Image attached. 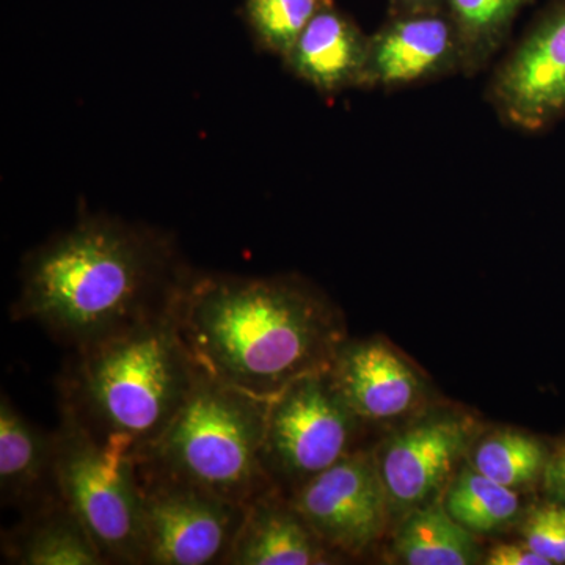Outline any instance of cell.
<instances>
[{"instance_id": "cell-18", "label": "cell", "mask_w": 565, "mask_h": 565, "mask_svg": "<svg viewBox=\"0 0 565 565\" xmlns=\"http://www.w3.org/2000/svg\"><path fill=\"white\" fill-rule=\"evenodd\" d=\"M531 0H445L462 50V76L484 73L511 36L516 18Z\"/></svg>"}, {"instance_id": "cell-9", "label": "cell", "mask_w": 565, "mask_h": 565, "mask_svg": "<svg viewBox=\"0 0 565 565\" xmlns=\"http://www.w3.org/2000/svg\"><path fill=\"white\" fill-rule=\"evenodd\" d=\"M323 544L362 555L384 534L392 505L374 457L353 451L286 494Z\"/></svg>"}, {"instance_id": "cell-25", "label": "cell", "mask_w": 565, "mask_h": 565, "mask_svg": "<svg viewBox=\"0 0 565 565\" xmlns=\"http://www.w3.org/2000/svg\"><path fill=\"white\" fill-rule=\"evenodd\" d=\"M390 14L444 10L445 0H388Z\"/></svg>"}, {"instance_id": "cell-12", "label": "cell", "mask_w": 565, "mask_h": 565, "mask_svg": "<svg viewBox=\"0 0 565 565\" xmlns=\"http://www.w3.org/2000/svg\"><path fill=\"white\" fill-rule=\"evenodd\" d=\"M329 371L334 388L360 423L394 422L422 404V377L377 338L345 340Z\"/></svg>"}, {"instance_id": "cell-21", "label": "cell", "mask_w": 565, "mask_h": 565, "mask_svg": "<svg viewBox=\"0 0 565 565\" xmlns=\"http://www.w3.org/2000/svg\"><path fill=\"white\" fill-rule=\"evenodd\" d=\"M333 0H244L253 39L263 51L282 57L315 14Z\"/></svg>"}, {"instance_id": "cell-23", "label": "cell", "mask_w": 565, "mask_h": 565, "mask_svg": "<svg viewBox=\"0 0 565 565\" xmlns=\"http://www.w3.org/2000/svg\"><path fill=\"white\" fill-rule=\"evenodd\" d=\"M484 563L489 565H550L548 561L537 555L523 539L520 542L494 545L487 553Z\"/></svg>"}, {"instance_id": "cell-3", "label": "cell", "mask_w": 565, "mask_h": 565, "mask_svg": "<svg viewBox=\"0 0 565 565\" xmlns=\"http://www.w3.org/2000/svg\"><path fill=\"white\" fill-rule=\"evenodd\" d=\"M199 375L174 319H166L74 351L57 379L58 411L137 460L166 433Z\"/></svg>"}, {"instance_id": "cell-10", "label": "cell", "mask_w": 565, "mask_h": 565, "mask_svg": "<svg viewBox=\"0 0 565 565\" xmlns=\"http://www.w3.org/2000/svg\"><path fill=\"white\" fill-rule=\"evenodd\" d=\"M471 437L470 419L448 412L423 416L390 437L374 459L392 511L433 503L451 481Z\"/></svg>"}, {"instance_id": "cell-1", "label": "cell", "mask_w": 565, "mask_h": 565, "mask_svg": "<svg viewBox=\"0 0 565 565\" xmlns=\"http://www.w3.org/2000/svg\"><path fill=\"white\" fill-rule=\"evenodd\" d=\"M193 273L169 233L82 214L24 256L11 319L79 351L173 318Z\"/></svg>"}, {"instance_id": "cell-15", "label": "cell", "mask_w": 565, "mask_h": 565, "mask_svg": "<svg viewBox=\"0 0 565 565\" xmlns=\"http://www.w3.org/2000/svg\"><path fill=\"white\" fill-rule=\"evenodd\" d=\"M329 548L291 500L280 490H267L245 505L228 565H311L332 563Z\"/></svg>"}, {"instance_id": "cell-22", "label": "cell", "mask_w": 565, "mask_h": 565, "mask_svg": "<svg viewBox=\"0 0 565 565\" xmlns=\"http://www.w3.org/2000/svg\"><path fill=\"white\" fill-rule=\"evenodd\" d=\"M522 539L550 565L565 564V508L552 503L534 505L525 515Z\"/></svg>"}, {"instance_id": "cell-5", "label": "cell", "mask_w": 565, "mask_h": 565, "mask_svg": "<svg viewBox=\"0 0 565 565\" xmlns=\"http://www.w3.org/2000/svg\"><path fill=\"white\" fill-rule=\"evenodd\" d=\"M57 481L107 564L143 565V520L136 460L96 441L61 412Z\"/></svg>"}, {"instance_id": "cell-8", "label": "cell", "mask_w": 565, "mask_h": 565, "mask_svg": "<svg viewBox=\"0 0 565 565\" xmlns=\"http://www.w3.org/2000/svg\"><path fill=\"white\" fill-rule=\"evenodd\" d=\"M486 99L508 128L539 134L565 118V0H550L494 63Z\"/></svg>"}, {"instance_id": "cell-14", "label": "cell", "mask_w": 565, "mask_h": 565, "mask_svg": "<svg viewBox=\"0 0 565 565\" xmlns=\"http://www.w3.org/2000/svg\"><path fill=\"white\" fill-rule=\"evenodd\" d=\"M0 497L2 505L32 514L58 500L57 437L40 429L14 407L0 401Z\"/></svg>"}, {"instance_id": "cell-13", "label": "cell", "mask_w": 565, "mask_h": 565, "mask_svg": "<svg viewBox=\"0 0 565 565\" xmlns=\"http://www.w3.org/2000/svg\"><path fill=\"white\" fill-rule=\"evenodd\" d=\"M370 35L333 2L305 25L281 61L297 79L323 96L362 88Z\"/></svg>"}, {"instance_id": "cell-19", "label": "cell", "mask_w": 565, "mask_h": 565, "mask_svg": "<svg viewBox=\"0 0 565 565\" xmlns=\"http://www.w3.org/2000/svg\"><path fill=\"white\" fill-rule=\"evenodd\" d=\"M441 504L457 523L473 534L504 530L522 511L516 490L498 484L471 465L452 476Z\"/></svg>"}, {"instance_id": "cell-4", "label": "cell", "mask_w": 565, "mask_h": 565, "mask_svg": "<svg viewBox=\"0 0 565 565\" xmlns=\"http://www.w3.org/2000/svg\"><path fill=\"white\" fill-rule=\"evenodd\" d=\"M269 401L200 371L181 411L136 463L247 505L274 487L262 459Z\"/></svg>"}, {"instance_id": "cell-20", "label": "cell", "mask_w": 565, "mask_h": 565, "mask_svg": "<svg viewBox=\"0 0 565 565\" xmlns=\"http://www.w3.org/2000/svg\"><path fill=\"white\" fill-rule=\"evenodd\" d=\"M541 441L514 429L497 430L481 438L471 452V467L498 484L516 490L533 484L545 471Z\"/></svg>"}, {"instance_id": "cell-11", "label": "cell", "mask_w": 565, "mask_h": 565, "mask_svg": "<svg viewBox=\"0 0 565 565\" xmlns=\"http://www.w3.org/2000/svg\"><path fill=\"white\" fill-rule=\"evenodd\" d=\"M462 71V50L445 10L388 14L370 35L362 90H404Z\"/></svg>"}, {"instance_id": "cell-7", "label": "cell", "mask_w": 565, "mask_h": 565, "mask_svg": "<svg viewBox=\"0 0 565 565\" xmlns=\"http://www.w3.org/2000/svg\"><path fill=\"white\" fill-rule=\"evenodd\" d=\"M145 565L226 564L245 505L136 463Z\"/></svg>"}, {"instance_id": "cell-17", "label": "cell", "mask_w": 565, "mask_h": 565, "mask_svg": "<svg viewBox=\"0 0 565 565\" xmlns=\"http://www.w3.org/2000/svg\"><path fill=\"white\" fill-rule=\"evenodd\" d=\"M393 546L407 565H471L481 559L473 533L435 501L407 512Z\"/></svg>"}, {"instance_id": "cell-2", "label": "cell", "mask_w": 565, "mask_h": 565, "mask_svg": "<svg viewBox=\"0 0 565 565\" xmlns=\"http://www.w3.org/2000/svg\"><path fill=\"white\" fill-rule=\"evenodd\" d=\"M173 319L202 373L266 399L329 370L348 340L340 308L299 275L195 270Z\"/></svg>"}, {"instance_id": "cell-16", "label": "cell", "mask_w": 565, "mask_h": 565, "mask_svg": "<svg viewBox=\"0 0 565 565\" xmlns=\"http://www.w3.org/2000/svg\"><path fill=\"white\" fill-rule=\"evenodd\" d=\"M7 563L20 565L107 564L92 535L62 498L32 514L2 537Z\"/></svg>"}, {"instance_id": "cell-24", "label": "cell", "mask_w": 565, "mask_h": 565, "mask_svg": "<svg viewBox=\"0 0 565 565\" xmlns=\"http://www.w3.org/2000/svg\"><path fill=\"white\" fill-rule=\"evenodd\" d=\"M545 479L556 503L565 508V445L546 462Z\"/></svg>"}, {"instance_id": "cell-6", "label": "cell", "mask_w": 565, "mask_h": 565, "mask_svg": "<svg viewBox=\"0 0 565 565\" xmlns=\"http://www.w3.org/2000/svg\"><path fill=\"white\" fill-rule=\"evenodd\" d=\"M329 370L303 375L270 397L263 467L285 494L353 452L362 423L334 388Z\"/></svg>"}]
</instances>
